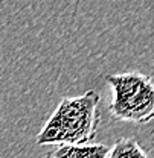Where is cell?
<instances>
[{"label":"cell","instance_id":"3","mask_svg":"<svg viewBox=\"0 0 154 158\" xmlns=\"http://www.w3.org/2000/svg\"><path fill=\"white\" fill-rule=\"evenodd\" d=\"M110 146L104 143H86V144H63L55 146L44 158H108Z\"/></svg>","mask_w":154,"mask_h":158},{"label":"cell","instance_id":"4","mask_svg":"<svg viewBox=\"0 0 154 158\" xmlns=\"http://www.w3.org/2000/svg\"><path fill=\"white\" fill-rule=\"evenodd\" d=\"M108 158H151L136 138H119L110 149Z\"/></svg>","mask_w":154,"mask_h":158},{"label":"cell","instance_id":"1","mask_svg":"<svg viewBox=\"0 0 154 158\" xmlns=\"http://www.w3.org/2000/svg\"><path fill=\"white\" fill-rule=\"evenodd\" d=\"M101 98L89 90L75 98H64L37 135L38 146L86 144L96 137L101 111Z\"/></svg>","mask_w":154,"mask_h":158},{"label":"cell","instance_id":"2","mask_svg":"<svg viewBox=\"0 0 154 158\" xmlns=\"http://www.w3.org/2000/svg\"><path fill=\"white\" fill-rule=\"evenodd\" d=\"M112 90L108 111L115 118L136 125L154 120V81L140 72L105 76Z\"/></svg>","mask_w":154,"mask_h":158}]
</instances>
